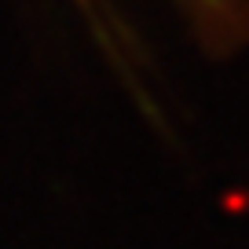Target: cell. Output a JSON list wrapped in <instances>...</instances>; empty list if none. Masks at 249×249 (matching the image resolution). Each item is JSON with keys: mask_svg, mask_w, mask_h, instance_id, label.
Masks as SVG:
<instances>
[{"mask_svg": "<svg viewBox=\"0 0 249 249\" xmlns=\"http://www.w3.org/2000/svg\"><path fill=\"white\" fill-rule=\"evenodd\" d=\"M183 8L191 11V22L209 44L227 48L238 40L242 33V8H234V0H183Z\"/></svg>", "mask_w": 249, "mask_h": 249, "instance_id": "6da1fadb", "label": "cell"}]
</instances>
